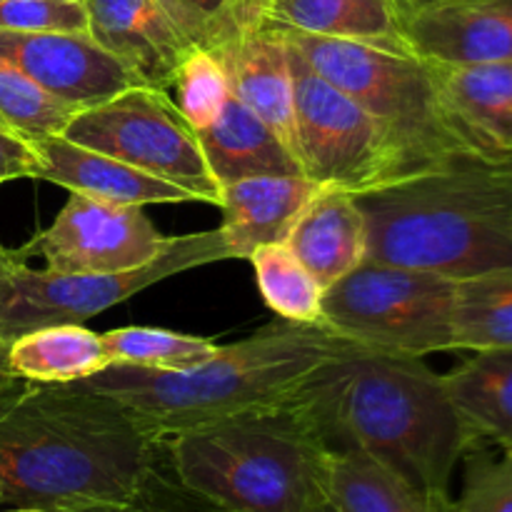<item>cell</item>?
Returning a JSON list of instances; mask_svg holds the SVG:
<instances>
[{
    "label": "cell",
    "instance_id": "cell-29",
    "mask_svg": "<svg viewBox=\"0 0 512 512\" xmlns=\"http://www.w3.org/2000/svg\"><path fill=\"white\" fill-rule=\"evenodd\" d=\"M168 93H173L170 98L190 128H208L230 98L223 63L215 58L213 50L195 48L178 68Z\"/></svg>",
    "mask_w": 512,
    "mask_h": 512
},
{
    "label": "cell",
    "instance_id": "cell-11",
    "mask_svg": "<svg viewBox=\"0 0 512 512\" xmlns=\"http://www.w3.org/2000/svg\"><path fill=\"white\" fill-rule=\"evenodd\" d=\"M165 243L168 238L150 223L143 205L70 193L50 228L25 250H35L53 273L105 275L150 263Z\"/></svg>",
    "mask_w": 512,
    "mask_h": 512
},
{
    "label": "cell",
    "instance_id": "cell-23",
    "mask_svg": "<svg viewBox=\"0 0 512 512\" xmlns=\"http://www.w3.org/2000/svg\"><path fill=\"white\" fill-rule=\"evenodd\" d=\"M10 373L20 380L68 385L110 365L103 335L83 325H45L8 343Z\"/></svg>",
    "mask_w": 512,
    "mask_h": 512
},
{
    "label": "cell",
    "instance_id": "cell-16",
    "mask_svg": "<svg viewBox=\"0 0 512 512\" xmlns=\"http://www.w3.org/2000/svg\"><path fill=\"white\" fill-rule=\"evenodd\" d=\"M30 143L38 155L35 180H48L70 193H83L120 205L193 203L195 200L188 190L168 180L143 173L123 160L85 148L63 135H48Z\"/></svg>",
    "mask_w": 512,
    "mask_h": 512
},
{
    "label": "cell",
    "instance_id": "cell-35",
    "mask_svg": "<svg viewBox=\"0 0 512 512\" xmlns=\"http://www.w3.org/2000/svg\"><path fill=\"white\" fill-rule=\"evenodd\" d=\"M23 258H25L23 250L13 253V250H5L3 245H0V285L5 283V278L10 275V270H13L15 265H18Z\"/></svg>",
    "mask_w": 512,
    "mask_h": 512
},
{
    "label": "cell",
    "instance_id": "cell-40",
    "mask_svg": "<svg viewBox=\"0 0 512 512\" xmlns=\"http://www.w3.org/2000/svg\"><path fill=\"white\" fill-rule=\"evenodd\" d=\"M235 5H238V0H235Z\"/></svg>",
    "mask_w": 512,
    "mask_h": 512
},
{
    "label": "cell",
    "instance_id": "cell-15",
    "mask_svg": "<svg viewBox=\"0 0 512 512\" xmlns=\"http://www.w3.org/2000/svg\"><path fill=\"white\" fill-rule=\"evenodd\" d=\"M253 28L293 30L408 50L400 35V8L395 0H238L235 33Z\"/></svg>",
    "mask_w": 512,
    "mask_h": 512
},
{
    "label": "cell",
    "instance_id": "cell-19",
    "mask_svg": "<svg viewBox=\"0 0 512 512\" xmlns=\"http://www.w3.org/2000/svg\"><path fill=\"white\" fill-rule=\"evenodd\" d=\"M285 245L325 290L338 283L368 258V223L355 195L323 185Z\"/></svg>",
    "mask_w": 512,
    "mask_h": 512
},
{
    "label": "cell",
    "instance_id": "cell-26",
    "mask_svg": "<svg viewBox=\"0 0 512 512\" xmlns=\"http://www.w3.org/2000/svg\"><path fill=\"white\" fill-rule=\"evenodd\" d=\"M265 305L283 320L318 325L325 288L285 243L263 245L250 255Z\"/></svg>",
    "mask_w": 512,
    "mask_h": 512
},
{
    "label": "cell",
    "instance_id": "cell-31",
    "mask_svg": "<svg viewBox=\"0 0 512 512\" xmlns=\"http://www.w3.org/2000/svg\"><path fill=\"white\" fill-rule=\"evenodd\" d=\"M0 28L23 33H88L85 0H0Z\"/></svg>",
    "mask_w": 512,
    "mask_h": 512
},
{
    "label": "cell",
    "instance_id": "cell-1",
    "mask_svg": "<svg viewBox=\"0 0 512 512\" xmlns=\"http://www.w3.org/2000/svg\"><path fill=\"white\" fill-rule=\"evenodd\" d=\"M158 448L115 400L18 378L0 393V505L55 512L130 500Z\"/></svg>",
    "mask_w": 512,
    "mask_h": 512
},
{
    "label": "cell",
    "instance_id": "cell-13",
    "mask_svg": "<svg viewBox=\"0 0 512 512\" xmlns=\"http://www.w3.org/2000/svg\"><path fill=\"white\" fill-rule=\"evenodd\" d=\"M400 35L430 63L512 60V0H428L400 15Z\"/></svg>",
    "mask_w": 512,
    "mask_h": 512
},
{
    "label": "cell",
    "instance_id": "cell-25",
    "mask_svg": "<svg viewBox=\"0 0 512 512\" xmlns=\"http://www.w3.org/2000/svg\"><path fill=\"white\" fill-rule=\"evenodd\" d=\"M455 350L512 348V268L455 280Z\"/></svg>",
    "mask_w": 512,
    "mask_h": 512
},
{
    "label": "cell",
    "instance_id": "cell-8",
    "mask_svg": "<svg viewBox=\"0 0 512 512\" xmlns=\"http://www.w3.org/2000/svg\"><path fill=\"white\" fill-rule=\"evenodd\" d=\"M218 260H230V248L220 228L168 238L150 263L123 273H53L48 268H30L23 258L0 285V340L10 343L18 335L45 325H83L170 275Z\"/></svg>",
    "mask_w": 512,
    "mask_h": 512
},
{
    "label": "cell",
    "instance_id": "cell-21",
    "mask_svg": "<svg viewBox=\"0 0 512 512\" xmlns=\"http://www.w3.org/2000/svg\"><path fill=\"white\" fill-rule=\"evenodd\" d=\"M430 65L455 120L490 153L512 155V60Z\"/></svg>",
    "mask_w": 512,
    "mask_h": 512
},
{
    "label": "cell",
    "instance_id": "cell-38",
    "mask_svg": "<svg viewBox=\"0 0 512 512\" xmlns=\"http://www.w3.org/2000/svg\"><path fill=\"white\" fill-rule=\"evenodd\" d=\"M0 512H53L48 508H35V505H15V508H5Z\"/></svg>",
    "mask_w": 512,
    "mask_h": 512
},
{
    "label": "cell",
    "instance_id": "cell-33",
    "mask_svg": "<svg viewBox=\"0 0 512 512\" xmlns=\"http://www.w3.org/2000/svg\"><path fill=\"white\" fill-rule=\"evenodd\" d=\"M160 443V440H158ZM55 512H195L193 505L175 503V480L165 483L163 478V448H158V460L150 470L148 480L143 483L140 493L120 503H90L63 508Z\"/></svg>",
    "mask_w": 512,
    "mask_h": 512
},
{
    "label": "cell",
    "instance_id": "cell-9",
    "mask_svg": "<svg viewBox=\"0 0 512 512\" xmlns=\"http://www.w3.org/2000/svg\"><path fill=\"white\" fill-rule=\"evenodd\" d=\"M288 55L293 70L295 155L303 175L353 195L403 178V160L388 130L338 85L325 80L290 43Z\"/></svg>",
    "mask_w": 512,
    "mask_h": 512
},
{
    "label": "cell",
    "instance_id": "cell-14",
    "mask_svg": "<svg viewBox=\"0 0 512 512\" xmlns=\"http://www.w3.org/2000/svg\"><path fill=\"white\" fill-rule=\"evenodd\" d=\"M88 35L143 85L168 93L175 73L195 50L160 0H85Z\"/></svg>",
    "mask_w": 512,
    "mask_h": 512
},
{
    "label": "cell",
    "instance_id": "cell-18",
    "mask_svg": "<svg viewBox=\"0 0 512 512\" xmlns=\"http://www.w3.org/2000/svg\"><path fill=\"white\" fill-rule=\"evenodd\" d=\"M213 53L228 75L230 95L260 115L295 153L293 70L283 33L275 28L238 30Z\"/></svg>",
    "mask_w": 512,
    "mask_h": 512
},
{
    "label": "cell",
    "instance_id": "cell-7",
    "mask_svg": "<svg viewBox=\"0 0 512 512\" xmlns=\"http://www.w3.org/2000/svg\"><path fill=\"white\" fill-rule=\"evenodd\" d=\"M455 278L363 260L323 295L320 328L403 358L455 350Z\"/></svg>",
    "mask_w": 512,
    "mask_h": 512
},
{
    "label": "cell",
    "instance_id": "cell-5",
    "mask_svg": "<svg viewBox=\"0 0 512 512\" xmlns=\"http://www.w3.org/2000/svg\"><path fill=\"white\" fill-rule=\"evenodd\" d=\"M175 483L213 512H323L333 453L298 405L215 420L160 440Z\"/></svg>",
    "mask_w": 512,
    "mask_h": 512
},
{
    "label": "cell",
    "instance_id": "cell-17",
    "mask_svg": "<svg viewBox=\"0 0 512 512\" xmlns=\"http://www.w3.org/2000/svg\"><path fill=\"white\" fill-rule=\"evenodd\" d=\"M323 188L308 175H253L220 185L223 233L230 258H245L263 245L288 243L295 223Z\"/></svg>",
    "mask_w": 512,
    "mask_h": 512
},
{
    "label": "cell",
    "instance_id": "cell-12",
    "mask_svg": "<svg viewBox=\"0 0 512 512\" xmlns=\"http://www.w3.org/2000/svg\"><path fill=\"white\" fill-rule=\"evenodd\" d=\"M0 58L23 70L45 93L90 108L143 85L88 33H23L0 28Z\"/></svg>",
    "mask_w": 512,
    "mask_h": 512
},
{
    "label": "cell",
    "instance_id": "cell-6",
    "mask_svg": "<svg viewBox=\"0 0 512 512\" xmlns=\"http://www.w3.org/2000/svg\"><path fill=\"white\" fill-rule=\"evenodd\" d=\"M288 43L333 85L363 105L393 138L403 178L490 153L455 120L435 83L433 65L410 50L360 40L280 30Z\"/></svg>",
    "mask_w": 512,
    "mask_h": 512
},
{
    "label": "cell",
    "instance_id": "cell-27",
    "mask_svg": "<svg viewBox=\"0 0 512 512\" xmlns=\"http://www.w3.org/2000/svg\"><path fill=\"white\" fill-rule=\"evenodd\" d=\"M110 365H130L145 370H188L218 353L220 345L198 335L165 328L128 325L103 333Z\"/></svg>",
    "mask_w": 512,
    "mask_h": 512
},
{
    "label": "cell",
    "instance_id": "cell-20",
    "mask_svg": "<svg viewBox=\"0 0 512 512\" xmlns=\"http://www.w3.org/2000/svg\"><path fill=\"white\" fill-rule=\"evenodd\" d=\"M215 183L225 185L253 175H303L293 150L248 105L230 95L218 118L195 130Z\"/></svg>",
    "mask_w": 512,
    "mask_h": 512
},
{
    "label": "cell",
    "instance_id": "cell-28",
    "mask_svg": "<svg viewBox=\"0 0 512 512\" xmlns=\"http://www.w3.org/2000/svg\"><path fill=\"white\" fill-rule=\"evenodd\" d=\"M80 108L45 93L23 70L0 58V128L28 140L63 135Z\"/></svg>",
    "mask_w": 512,
    "mask_h": 512
},
{
    "label": "cell",
    "instance_id": "cell-32",
    "mask_svg": "<svg viewBox=\"0 0 512 512\" xmlns=\"http://www.w3.org/2000/svg\"><path fill=\"white\" fill-rule=\"evenodd\" d=\"M195 48L213 50L235 35V0H160Z\"/></svg>",
    "mask_w": 512,
    "mask_h": 512
},
{
    "label": "cell",
    "instance_id": "cell-34",
    "mask_svg": "<svg viewBox=\"0 0 512 512\" xmlns=\"http://www.w3.org/2000/svg\"><path fill=\"white\" fill-rule=\"evenodd\" d=\"M38 173V155L33 143L8 128H0V185L10 180L35 178Z\"/></svg>",
    "mask_w": 512,
    "mask_h": 512
},
{
    "label": "cell",
    "instance_id": "cell-39",
    "mask_svg": "<svg viewBox=\"0 0 512 512\" xmlns=\"http://www.w3.org/2000/svg\"><path fill=\"white\" fill-rule=\"evenodd\" d=\"M323 512H335V510H333V508H330V505H328V508H325Z\"/></svg>",
    "mask_w": 512,
    "mask_h": 512
},
{
    "label": "cell",
    "instance_id": "cell-10",
    "mask_svg": "<svg viewBox=\"0 0 512 512\" xmlns=\"http://www.w3.org/2000/svg\"><path fill=\"white\" fill-rule=\"evenodd\" d=\"M63 138L168 180L188 190L195 203H220V185L210 175L198 135L165 90L133 85L83 108Z\"/></svg>",
    "mask_w": 512,
    "mask_h": 512
},
{
    "label": "cell",
    "instance_id": "cell-36",
    "mask_svg": "<svg viewBox=\"0 0 512 512\" xmlns=\"http://www.w3.org/2000/svg\"><path fill=\"white\" fill-rule=\"evenodd\" d=\"M15 380L18 378L10 373V365H8V343H5V340H0V393H5V390H8Z\"/></svg>",
    "mask_w": 512,
    "mask_h": 512
},
{
    "label": "cell",
    "instance_id": "cell-22",
    "mask_svg": "<svg viewBox=\"0 0 512 512\" xmlns=\"http://www.w3.org/2000/svg\"><path fill=\"white\" fill-rule=\"evenodd\" d=\"M443 378L475 443L512 450V348L475 350Z\"/></svg>",
    "mask_w": 512,
    "mask_h": 512
},
{
    "label": "cell",
    "instance_id": "cell-3",
    "mask_svg": "<svg viewBox=\"0 0 512 512\" xmlns=\"http://www.w3.org/2000/svg\"><path fill=\"white\" fill-rule=\"evenodd\" d=\"M358 348L320 325L280 320L240 343L220 345L195 368L108 365L75 385L123 405L148 438L168 440L215 420L288 403L310 373Z\"/></svg>",
    "mask_w": 512,
    "mask_h": 512
},
{
    "label": "cell",
    "instance_id": "cell-4",
    "mask_svg": "<svg viewBox=\"0 0 512 512\" xmlns=\"http://www.w3.org/2000/svg\"><path fill=\"white\" fill-rule=\"evenodd\" d=\"M368 258L448 278L512 268V155L408 175L355 195Z\"/></svg>",
    "mask_w": 512,
    "mask_h": 512
},
{
    "label": "cell",
    "instance_id": "cell-30",
    "mask_svg": "<svg viewBox=\"0 0 512 512\" xmlns=\"http://www.w3.org/2000/svg\"><path fill=\"white\" fill-rule=\"evenodd\" d=\"M455 512H512V450L490 453L475 445L465 453V480Z\"/></svg>",
    "mask_w": 512,
    "mask_h": 512
},
{
    "label": "cell",
    "instance_id": "cell-2",
    "mask_svg": "<svg viewBox=\"0 0 512 512\" xmlns=\"http://www.w3.org/2000/svg\"><path fill=\"white\" fill-rule=\"evenodd\" d=\"M290 403L333 455L360 453L430 493L450 495L455 468L478 445L423 358L350 350L310 373Z\"/></svg>",
    "mask_w": 512,
    "mask_h": 512
},
{
    "label": "cell",
    "instance_id": "cell-37",
    "mask_svg": "<svg viewBox=\"0 0 512 512\" xmlns=\"http://www.w3.org/2000/svg\"><path fill=\"white\" fill-rule=\"evenodd\" d=\"M395 3H398V8H400V15H403V13H408V10L418 8V5L428 3V0H395Z\"/></svg>",
    "mask_w": 512,
    "mask_h": 512
},
{
    "label": "cell",
    "instance_id": "cell-24",
    "mask_svg": "<svg viewBox=\"0 0 512 512\" xmlns=\"http://www.w3.org/2000/svg\"><path fill=\"white\" fill-rule=\"evenodd\" d=\"M330 508L335 512H455V500L415 488L360 453L333 455Z\"/></svg>",
    "mask_w": 512,
    "mask_h": 512
}]
</instances>
